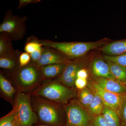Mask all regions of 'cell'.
<instances>
[{
  "mask_svg": "<svg viewBox=\"0 0 126 126\" xmlns=\"http://www.w3.org/2000/svg\"><path fill=\"white\" fill-rule=\"evenodd\" d=\"M31 103L38 123L51 126H65L64 106L39 96L32 95Z\"/></svg>",
  "mask_w": 126,
  "mask_h": 126,
  "instance_id": "1",
  "label": "cell"
},
{
  "mask_svg": "<svg viewBox=\"0 0 126 126\" xmlns=\"http://www.w3.org/2000/svg\"><path fill=\"white\" fill-rule=\"evenodd\" d=\"M2 72L18 91L25 93L31 94L43 81L40 68L32 62L12 72Z\"/></svg>",
  "mask_w": 126,
  "mask_h": 126,
  "instance_id": "2",
  "label": "cell"
},
{
  "mask_svg": "<svg viewBox=\"0 0 126 126\" xmlns=\"http://www.w3.org/2000/svg\"><path fill=\"white\" fill-rule=\"evenodd\" d=\"M111 41L107 38L94 42H59L40 40V42L43 47L55 49L70 60L83 57L90 50L99 49Z\"/></svg>",
  "mask_w": 126,
  "mask_h": 126,
  "instance_id": "3",
  "label": "cell"
},
{
  "mask_svg": "<svg viewBox=\"0 0 126 126\" xmlns=\"http://www.w3.org/2000/svg\"><path fill=\"white\" fill-rule=\"evenodd\" d=\"M32 95L44 98L60 105H65L77 97V91L56 81H43Z\"/></svg>",
  "mask_w": 126,
  "mask_h": 126,
  "instance_id": "4",
  "label": "cell"
},
{
  "mask_svg": "<svg viewBox=\"0 0 126 126\" xmlns=\"http://www.w3.org/2000/svg\"><path fill=\"white\" fill-rule=\"evenodd\" d=\"M27 19L26 16L15 15L12 10L9 9L0 25V33H6L12 41L21 40L25 35L27 30L26 23Z\"/></svg>",
  "mask_w": 126,
  "mask_h": 126,
  "instance_id": "5",
  "label": "cell"
},
{
  "mask_svg": "<svg viewBox=\"0 0 126 126\" xmlns=\"http://www.w3.org/2000/svg\"><path fill=\"white\" fill-rule=\"evenodd\" d=\"M66 116L65 126H93L94 117L77 98L64 105Z\"/></svg>",
  "mask_w": 126,
  "mask_h": 126,
  "instance_id": "6",
  "label": "cell"
},
{
  "mask_svg": "<svg viewBox=\"0 0 126 126\" xmlns=\"http://www.w3.org/2000/svg\"><path fill=\"white\" fill-rule=\"evenodd\" d=\"M31 94L18 91L13 108L17 112L21 126H33L38 123L32 107Z\"/></svg>",
  "mask_w": 126,
  "mask_h": 126,
  "instance_id": "7",
  "label": "cell"
},
{
  "mask_svg": "<svg viewBox=\"0 0 126 126\" xmlns=\"http://www.w3.org/2000/svg\"><path fill=\"white\" fill-rule=\"evenodd\" d=\"M86 61L84 56L71 60L66 64L61 76L54 81H58L68 87L73 88L77 73L80 69L85 68Z\"/></svg>",
  "mask_w": 126,
  "mask_h": 126,
  "instance_id": "8",
  "label": "cell"
},
{
  "mask_svg": "<svg viewBox=\"0 0 126 126\" xmlns=\"http://www.w3.org/2000/svg\"><path fill=\"white\" fill-rule=\"evenodd\" d=\"M87 87L94 94L102 99L105 106L112 109L117 113L122 100L126 94H118L110 92L98 85L93 79L88 82Z\"/></svg>",
  "mask_w": 126,
  "mask_h": 126,
  "instance_id": "9",
  "label": "cell"
},
{
  "mask_svg": "<svg viewBox=\"0 0 126 126\" xmlns=\"http://www.w3.org/2000/svg\"><path fill=\"white\" fill-rule=\"evenodd\" d=\"M70 61L59 50L51 47H44L40 58L35 64L40 68L54 64H67Z\"/></svg>",
  "mask_w": 126,
  "mask_h": 126,
  "instance_id": "10",
  "label": "cell"
},
{
  "mask_svg": "<svg viewBox=\"0 0 126 126\" xmlns=\"http://www.w3.org/2000/svg\"><path fill=\"white\" fill-rule=\"evenodd\" d=\"M93 79L101 87L110 92L118 94H126V86L116 79L93 77Z\"/></svg>",
  "mask_w": 126,
  "mask_h": 126,
  "instance_id": "11",
  "label": "cell"
},
{
  "mask_svg": "<svg viewBox=\"0 0 126 126\" xmlns=\"http://www.w3.org/2000/svg\"><path fill=\"white\" fill-rule=\"evenodd\" d=\"M18 90L11 81L4 75L2 71L0 72V96L5 100L14 106Z\"/></svg>",
  "mask_w": 126,
  "mask_h": 126,
  "instance_id": "12",
  "label": "cell"
},
{
  "mask_svg": "<svg viewBox=\"0 0 126 126\" xmlns=\"http://www.w3.org/2000/svg\"><path fill=\"white\" fill-rule=\"evenodd\" d=\"M90 68L93 77L114 78L103 57L96 56L94 58L90 63Z\"/></svg>",
  "mask_w": 126,
  "mask_h": 126,
  "instance_id": "13",
  "label": "cell"
},
{
  "mask_svg": "<svg viewBox=\"0 0 126 126\" xmlns=\"http://www.w3.org/2000/svg\"><path fill=\"white\" fill-rule=\"evenodd\" d=\"M21 52L15 50L11 53L0 54V67L4 73L14 71L19 67V57Z\"/></svg>",
  "mask_w": 126,
  "mask_h": 126,
  "instance_id": "14",
  "label": "cell"
},
{
  "mask_svg": "<svg viewBox=\"0 0 126 126\" xmlns=\"http://www.w3.org/2000/svg\"><path fill=\"white\" fill-rule=\"evenodd\" d=\"M67 64H54L40 67L43 81H52L58 78L63 73Z\"/></svg>",
  "mask_w": 126,
  "mask_h": 126,
  "instance_id": "15",
  "label": "cell"
},
{
  "mask_svg": "<svg viewBox=\"0 0 126 126\" xmlns=\"http://www.w3.org/2000/svg\"><path fill=\"white\" fill-rule=\"evenodd\" d=\"M39 40L36 37L31 36L27 39L25 45V52L30 55L32 62L34 63L39 60L44 49Z\"/></svg>",
  "mask_w": 126,
  "mask_h": 126,
  "instance_id": "16",
  "label": "cell"
},
{
  "mask_svg": "<svg viewBox=\"0 0 126 126\" xmlns=\"http://www.w3.org/2000/svg\"><path fill=\"white\" fill-rule=\"evenodd\" d=\"M105 55L115 56L126 53V39L109 42L99 49Z\"/></svg>",
  "mask_w": 126,
  "mask_h": 126,
  "instance_id": "17",
  "label": "cell"
},
{
  "mask_svg": "<svg viewBox=\"0 0 126 126\" xmlns=\"http://www.w3.org/2000/svg\"><path fill=\"white\" fill-rule=\"evenodd\" d=\"M105 61L108 64L110 72L113 78L118 81L125 83L126 81V67L112 61Z\"/></svg>",
  "mask_w": 126,
  "mask_h": 126,
  "instance_id": "18",
  "label": "cell"
},
{
  "mask_svg": "<svg viewBox=\"0 0 126 126\" xmlns=\"http://www.w3.org/2000/svg\"><path fill=\"white\" fill-rule=\"evenodd\" d=\"M94 97V94L87 86L83 89L77 91L78 100L87 110L93 100Z\"/></svg>",
  "mask_w": 126,
  "mask_h": 126,
  "instance_id": "19",
  "label": "cell"
},
{
  "mask_svg": "<svg viewBox=\"0 0 126 126\" xmlns=\"http://www.w3.org/2000/svg\"><path fill=\"white\" fill-rule=\"evenodd\" d=\"M102 115L109 126H120L119 116L112 109L104 105Z\"/></svg>",
  "mask_w": 126,
  "mask_h": 126,
  "instance_id": "20",
  "label": "cell"
},
{
  "mask_svg": "<svg viewBox=\"0 0 126 126\" xmlns=\"http://www.w3.org/2000/svg\"><path fill=\"white\" fill-rule=\"evenodd\" d=\"M104 106L101 98L97 94H94V98L88 108L87 111L93 117L102 115Z\"/></svg>",
  "mask_w": 126,
  "mask_h": 126,
  "instance_id": "21",
  "label": "cell"
},
{
  "mask_svg": "<svg viewBox=\"0 0 126 126\" xmlns=\"http://www.w3.org/2000/svg\"><path fill=\"white\" fill-rule=\"evenodd\" d=\"M19 124L17 112L14 108L9 113L0 119V126H18Z\"/></svg>",
  "mask_w": 126,
  "mask_h": 126,
  "instance_id": "22",
  "label": "cell"
},
{
  "mask_svg": "<svg viewBox=\"0 0 126 126\" xmlns=\"http://www.w3.org/2000/svg\"><path fill=\"white\" fill-rule=\"evenodd\" d=\"M12 41L8 34L0 33V54L11 53L15 50Z\"/></svg>",
  "mask_w": 126,
  "mask_h": 126,
  "instance_id": "23",
  "label": "cell"
},
{
  "mask_svg": "<svg viewBox=\"0 0 126 126\" xmlns=\"http://www.w3.org/2000/svg\"><path fill=\"white\" fill-rule=\"evenodd\" d=\"M120 120V126H126V94L117 112Z\"/></svg>",
  "mask_w": 126,
  "mask_h": 126,
  "instance_id": "24",
  "label": "cell"
},
{
  "mask_svg": "<svg viewBox=\"0 0 126 126\" xmlns=\"http://www.w3.org/2000/svg\"><path fill=\"white\" fill-rule=\"evenodd\" d=\"M103 58L105 60L112 61L126 67V53L115 56L104 55Z\"/></svg>",
  "mask_w": 126,
  "mask_h": 126,
  "instance_id": "25",
  "label": "cell"
},
{
  "mask_svg": "<svg viewBox=\"0 0 126 126\" xmlns=\"http://www.w3.org/2000/svg\"><path fill=\"white\" fill-rule=\"evenodd\" d=\"M19 67H22L29 64L31 62L30 55L26 52L21 53L19 57Z\"/></svg>",
  "mask_w": 126,
  "mask_h": 126,
  "instance_id": "26",
  "label": "cell"
},
{
  "mask_svg": "<svg viewBox=\"0 0 126 126\" xmlns=\"http://www.w3.org/2000/svg\"><path fill=\"white\" fill-rule=\"evenodd\" d=\"M93 126H109L102 115L94 117Z\"/></svg>",
  "mask_w": 126,
  "mask_h": 126,
  "instance_id": "27",
  "label": "cell"
},
{
  "mask_svg": "<svg viewBox=\"0 0 126 126\" xmlns=\"http://www.w3.org/2000/svg\"><path fill=\"white\" fill-rule=\"evenodd\" d=\"M87 79L80 78H77L75 82L74 87L78 90L83 89L87 86Z\"/></svg>",
  "mask_w": 126,
  "mask_h": 126,
  "instance_id": "28",
  "label": "cell"
},
{
  "mask_svg": "<svg viewBox=\"0 0 126 126\" xmlns=\"http://www.w3.org/2000/svg\"><path fill=\"white\" fill-rule=\"evenodd\" d=\"M40 0H20L19 1V5L18 9H20L22 7H24L27 5L33 3H38L40 2Z\"/></svg>",
  "mask_w": 126,
  "mask_h": 126,
  "instance_id": "29",
  "label": "cell"
},
{
  "mask_svg": "<svg viewBox=\"0 0 126 126\" xmlns=\"http://www.w3.org/2000/svg\"><path fill=\"white\" fill-rule=\"evenodd\" d=\"M88 74V71L85 68L80 69L77 73V78L87 79Z\"/></svg>",
  "mask_w": 126,
  "mask_h": 126,
  "instance_id": "30",
  "label": "cell"
},
{
  "mask_svg": "<svg viewBox=\"0 0 126 126\" xmlns=\"http://www.w3.org/2000/svg\"><path fill=\"white\" fill-rule=\"evenodd\" d=\"M33 126H47V125H44V124H40V123H37V124H35Z\"/></svg>",
  "mask_w": 126,
  "mask_h": 126,
  "instance_id": "31",
  "label": "cell"
},
{
  "mask_svg": "<svg viewBox=\"0 0 126 126\" xmlns=\"http://www.w3.org/2000/svg\"><path fill=\"white\" fill-rule=\"evenodd\" d=\"M124 84H125V85H126V82H125V83H124Z\"/></svg>",
  "mask_w": 126,
  "mask_h": 126,
  "instance_id": "32",
  "label": "cell"
},
{
  "mask_svg": "<svg viewBox=\"0 0 126 126\" xmlns=\"http://www.w3.org/2000/svg\"><path fill=\"white\" fill-rule=\"evenodd\" d=\"M18 126H21L20 124H19V125H18Z\"/></svg>",
  "mask_w": 126,
  "mask_h": 126,
  "instance_id": "33",
  "label": "cell"
}]
</instances>
